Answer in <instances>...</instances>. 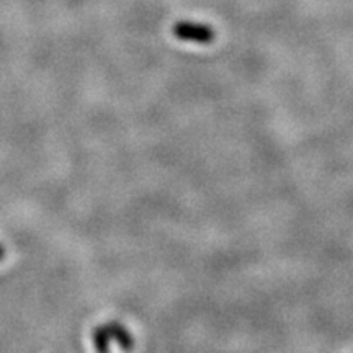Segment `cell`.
<instances>
[{"instance_id":"3","label":"cell","mask_w":353,"mask_h":353,"mask_svg":"<svg viewBox=\"0 0 353 353\" xmlns=\"http://www.w3.org/2000/svg\"><path fill=\"white\" fill-rule=\"evenodd\" d=\"M94 345L97 353H110V339L103 325L94 332Z\"/></svg>"},{"instance_id":"4","label":"cell","mask_w":353,"mask_h":353,"mask_svg":"<svg viewBox=\"0 0 353 353\" xmlns=\"http://www.w3.org/2000/svg\"><path fill=\"white\" fill-rule=\"evenodd\" d=\"M6 257V249H3V245H0V260Z\"/></svg>"},{"instance_id":"1","label":"cell","mask_w":353,"mask_h":353,"mask_svg":"<svg viewBox=\"0 0 353 353\" xmlns=\"http://www.w3.org/2000/svg\"><path fill=\"white\" fill-rule=\"evenodd\" d=\"M174 34L182 41L208 44L214 39V30L208 25L195 21H179L174 26Z\"/></svg>"},{"instance_id":"2","label":"cell","mask_w":353,"mask_h":353,"mask_svg":"<svg viewBox=\"0 0 353 353\" xmlns=\"http://www.w3.org/2000/svg\"><path fill=\"white\" fill-rule=\"evenodd\" d=\"M105 330H107V335L110 339V342L114 341L118 342L123 350H131L134 347V341H132V335L128 332V330L123 327L121 324H117V322H112V324L103 325Z\"/></svg>"}]
</instances>
